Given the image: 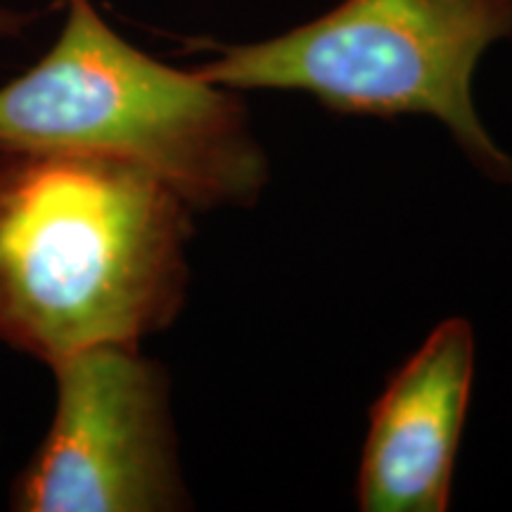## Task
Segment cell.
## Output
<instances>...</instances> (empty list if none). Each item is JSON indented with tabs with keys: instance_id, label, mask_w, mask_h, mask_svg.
Segmentation results:
<instances>
[{
	"instance_id": "cell-1",
	"label": "cell",
	"mask_w": 512,
	"mask_h": 512,
	"mask_svg": "<svg viewBox=\"0 0 512 512\" xmlns=\"http://www.w3.org/2000/svg\"><path fill=\"white\" fill-rule=\"evenodd\" d=\"M190 204L114 159L0 150V342L48 366L169 328Z\"/></svg>"
},
{
	"instance_id": "cell-2",
	"label": "cell",
	"mask_w": 512,
	"mask_h": 512,
	"mask_svg": "<svg viewBox=\"0 0 512 512\" xmlns=\"http://www.w3.org/2000/svg\"><path fill=\"white\" fill-rule=\"evenodd\" d=\"M64 8L48 53L0 86V150L138 166L190 207L254 202L268 171L240 100L131 46L93 0Z\"/></svg>"
},
{
	"instance_id": "cell-3",
	"label": "cell",
	"mask_w": 512,
	"mask_h": 512,
	"mask_svg": "<svg viewBox=\"0 0 512 512\" xmlns=\"http://www.w3.org/2000/svg\"><path fill=\"white\" fill-rule=\"evenodd\" d=\"M512 36V0H342L268 41L223 46L195 69L228 91H302L342 114H427L484 174L512 183V157L486 133L472 76Z\"/></svg>"
},
{
	"instance_id": "cell-4",
	"label": "cell",
	"mask_w": 512,
	"mask_h": 512,
	"mask_svg": "<svg viewBox=\"0 0 512 512\" xmlns=\"http://www.w3.org/2000/svg\"><path fill=\"white\" fill-rule=\"evenodd\" d=\"M55 415L22 475L12 510H178V472L169 384L138 347L100 344L57 358Z\"/></svg>"
},
{
	"instance_id": "cell-5",
	"label": "cell",
	"mask_w": 512,
	"mask_h": 512,
	"mask_svg": "<svg viewBox=\"0 0 512 512\" xmlns=\"http://www.w3.org/2000/svg\"><path fill=\"white\" fill-rule=\"evenodd\" d=\"M475 375V332L441 323L370 411L358 472L366 512H444Z\"/></svg>"
},
{
	"instance_id": "cell-6",
	"label": "cell",
	"mask_w": 512,
	"mask_h": 512,
	"mask_svg": "<svg viewBox=\"0 0 512 512\" xmlns=\"http://www.w3.org/2000/svg\"><path fill=\"white\" fill-rule=\"evenodd\" d=\"M36 12H15L0 8V38H17L34 22Z\"/></svg>"
}]
</instances>
